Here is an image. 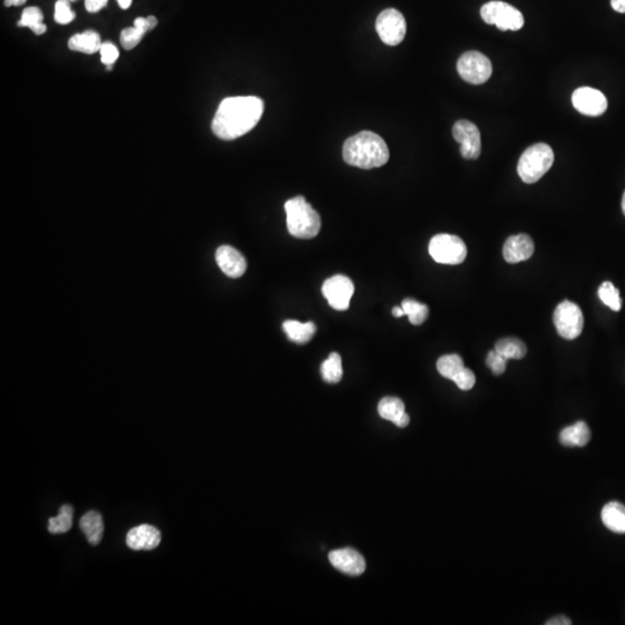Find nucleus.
<instances>
[{"mask_svg":"<svg viewBox=\"0 0 625 625\" xmlns=\"http://www.w3.org/2000/svg\"><path fill=\"white\" fill-rule=\"evenodd\" d=\"M264 111L257 96H233L223 100L212 121V131L223 140H234L252 131Z\"/></svg>","mask_w":625,"mask_h":625,"instance_id":"obj_1","label":"nucleus"},{"mask_svg":"<svg viewBox=\"0 0 625 625\" xmlns=\"http://www.w3.org/2000/svg\"><path fill=\"white\" fill-rule=\"evenodd\" d=\"M343 158L350 166L373 169L387 164L389 149L380 136L374 132L362 131L345 140Z\"/></svg>","mask_w":625,"mask_h":625,"instance_id":"obj_2","label":"nucleus"},{"mask_svg":"<svg viewBox=\"0 0 625 625\" xmlns=\"http://www.w3.org/2000/svg\"><path fill=\"white\" fill-rule=\"evenodd\" d=\"M288 233L297 239L315 238L321 230V217L305 197L297 196L285 203Z\"/></svg>","mask_w":625,"mask_h":625,"instance_id":"obj_3","label":"nucleus"},{"mask_svg":"<svg viewBox=\"0 0 625 625\" xmlns=\"http://www.w3.org/2000/svg\"><path fill=\"white\" fill-rule=\"evenodd\" d=\"M554 154L550 146L543 142L534 144L523 153L518 164V174L525 183L540 181L554 164Z\"/></svg>","mask_w":625,"mask_h":625,"instance_id":"obj_4","label":"nucleus"},{"mask_svg":"<svg viewBox=\"0 0 625 625\" xmlns=\"http://www.w3.org/2000/svg\"><path fill=\"white\" fill-rule=\"evenodd\" d=\"M481 17L487 25H494L503 32L519 30L525 25V19L518 8L504 1H489L481 8Z\"/></svg>","mask_w":625,"mask_h":625,"instance_id":"obj_5","label":"nucleus"},{"mask_svg":"<svg viewBox=\"0 0 625 625\" xmlns=\"http://www.w3.org/2000/svg\"><path fill=\"white\" fill-rule=\"evenodd\" d=\"M429 252L437 263L456 265L465 262L468 250L456 235L438 234L431 239Z\"/></svg>","mask_w":625,"mask_h":625,"instance_id":"obj_6","label":"nucleus"},{"mask_svg":"<svg viewBox=\"0 0 625 625\" xmlns=\"http://www.w3.org/2000/svg\"><path fill=\"white\" fill-rule=\"evenodd\" d=\"M554 324L559 336L568 341L576 339L583 333V312L575 302L565 300L554 310Z\"/></svg>","mask_w":625,"mask_h":625,"instance_id":"obj_7","label":"nucleus"},{"mask_svg":"<svg viewBox=\"0 0 625 625\" xmlns=\"http://www.w3.org/2000/svg\"><path fill=\"white\" fill-rule=\"evenodd\" d=\"M458 75L465 82L473 85L487 82L492 75V64L489 58L478 51H467L458 58Z\"/></svg>","mask_w":625,"mask_h":625,"instance_id":"obj_8","label":"nucleus"},{"mask_svg":"<svg viewBox=\"0 0 625 625\" xmlns=\"http://www.w3.org/2000/svg\"><path fill=\"white\" fill-rule=\"evenodd\" d=\"M375 28L384 44L394 46L404 39L407 22L401 12L395 8H388L377 17Z\"/></svg>","mask_w":625,"mask_h":625,"instance_id":"obj_9","label":"nucleus"},{"mask_svg":"<svg viewBox=\"0 0 625 625\" xmlns=\"http://www.w3.org/2000/svg\"><path fill=\"white\" fill-rule=\"evenodd\" d=\"M355 292V286L350 278L343 274H336L324 281L322 295L328 304L335 310H346L350 307V300Z\"/></svg>","mask_w":625,"mask_h":625,"instance_id":"obj_10","label":"nucleus"},{"mask_svg":"<svg viewBox=\"0 0 625 625\" xmlns=\"http://www.w3.org/2000/svg\"><path fill=\"white\" fill-rule=\"evenodd\" d=\"M453 137L460 144V153L465 159L475 160L481 156V132L472 122L461 120L453 127Z\"/></svg>","mask_w":625,"mask_h":625,"instance_id":"obj_11","label":"nucleus"},{"mask_svg":"<svg viewBox=\"0 0 625 625\" xmlns=\"http://www.w3.org/2000/svg\"><path fill=\"white\" fill-rule=\"evenodd\" d=\"M572 103L577 111L586 116H600L607 111L604 93L592 87H580L572 94Z\"/></svg>","mask_w":625,"mask_h":625,"instance_id":"obj_12","label":"nucleus"},{"mask_svg":"<svg viewBox=\"0 0 625 625\" xmlns=\"http://www.w3.org/2000/svg\"><path fill=\"white\" fill-rule=\"evenodd\" d=\"M329 561L338 571L348 576H360L366 568V561L364 557L351 548L331 551Z\"/></svg>","mask_w":625,"mask_h":625,"instance_id":"obj_13","label":"nucleus"},{"mask_svg":"<svg viewBox=\"0 0 625 625\" xmlns=\"http://www.w3.org/2000/svg\"><path fill=\"white\" fill-rule=\"evenodd\" d=\"M216 262L227 277L240 278L247 270V261L231 245H221L216 252Z\"/></svg>","mask_w":625,"mask_h":625,"instance_id":"obj_14","label":"nucleus"},{"mask_svg":"<svg viewBox=\"0 0 625 625\" xmlns=\"http://www.w3.org/2000/svg\"><path fill=\"white\" fill-rule=\"evenodd\" d=\"M535 245L530 235L518 234L510 236L503 249L504 259L508 263L514 264L527 261L533 256Z\"/></svg>","mask_w":625,"mask_h":625,"instance_id":"obj_15","label":"nucleus"},{"mask_svg":"<svg viewBox=\"0 0 625 625\" xmlns=\"http://www.w3.org/2000/svg\"><path fill=\"white\" fill-rule=\"evenodd\" d=\"M160 542V532L149 525L135 527L127 535V544L132 550H153Z\"/></svg>","mask_w":625,"mask_h":625,"instance_id":"obj_16","label":"nucleus"},{"mask_svg":"<svg viewBox=\"0 0 625 625\" xmlns=\"http://www.w3.org/2000/svg\"><path fill=\"white\" fill-rule=\"evenodd\" d=\"M377 411L381 418L391 420L396 427H407L410 423V417L405 412V405L401 398H382L377 405Z\"/></svg>","mask_w":625,"mask_h":625,"instance_id":"obj_17","label":"nucleus"},{"mask_svg":"<svg viewBox=\"0 0 625 625\" xmlns=\"http://www.w3.org/2000/svg\"><path fill=\"white\" fill-rule=\"evenodd\" d=\"M601 519L608 530L616 534H625V505L610 501L601 511Z\"/></svg>","mask_w":625,"mask_h":625,"instance_id":"obj_18","label":"nucleus"},{"mask_svg":"<svg viewBox=\"0 0 625 625\" xmlns=\"http://www.w3.org/2000/svg\"><path fill=\"white\" fill-rule=\"evenodd\" d=\"M590 436L588 425L585 422H577L561 430L559 441L566 447H584L590 442Z\"/></svg>","mask_w":625,"mask_h":625,"instance_id":"obj_19","label":"nucleus"},{"mask_svg":"<svg viewBox=\"0 0 625 625\" xmlns=\"http://www.w3.org/2000/svg\"><path fill=\"white\" fill-rule=\"evenodd\" d=\"M80 528H82V533L85 534L87 541L92 545H97L102 540L104 525H103L102 516L97 512H87L80 520Z\"/></svg>","mask_w":625,"mask_h":625,"instance_id":"obj_20","label":"nucleus"},{"mask_svg":"<svg viewBox=\"0 0 625 625\" xmlns=\"http://www.w3.org/2000/svg\"><path fill=\"white\" fill-rule=\"evenodd\" d=\"M283 329L288 339L297 344L308 343L317 333V326L312 322L301 324L299 321L288 320L283 324Z\"/></svg>","mask_w":625,"mask_h":625,"instance_id":"obj_21","label":"nucleus"},{"mask_svg":"<svg viewBox=\"0 0 625 625\" xmlns=\"http://www.w3.org/2000/svg\"><path fill=\"white\" fill-rule=\"evenodd\" d=\"M101 39L94 30H86L82 34H75L68 41V48L84 54H95L101 49Z\"/></svg>","mask_w":625,"mask_h":625,"instance_id":"obj_22","label":"nucleus"},{"mask_svg":"<svg viewBox=\"0 0 625 625\" xmlns=\"http://www.w3.org/2000/svg\"><path fill=\"white\" fill-rule=\"evenodd\" d=\"M494 350L507 359H523L527 355V346L518 338H503L498 341Z\"/></svg>","mask_w":625,"mask_h":625,"instance_id":"obj_23","label":"nucleus"},{"mask_svg":"<svg viewBox=\"0 0 625 625\" xmlns=\"http://www.w3.org/2000/svg\"><path fill=\"white\" fill-rule=\"evenodd\" d=\"M321 374L328 384H337L343 377L341 355L333 352L321 365Z\"/></svg>","mask_w":625,"mask_h":625,"instance_id":"obj_24","label":"nucleus"},{"mask_svg":"<svg viewBox=\"0 0 625 625\" xmlns=\"http://www.w3.org/2000/svg\"><path fill=\"white\" fill-rule=\"evenodd\" d=\"M73 523V507L71 505H64L59 508L57 516L49 520L48 530L51 534L68 533Z\"/></svg>","mask_w":625,"mask_h":625,"instance_id":"obj_25","label":"nucleus"},{"mask_svg":"<svg viewBox=\"0 0 625 625\" xmlns=\"http://www.w3.org/2000/svg\"><path fill=\"white\" fill-rule=\"evenodd\" d=\"M463 369H465V364L458 355H442L437 362L438 372L448 380H454V377Z\"/></svg>","mask_w":625,"mask_h":625,"instance_id":"obj_26","label":"nucleus"},{"mask_svg":"<svg viewBox=\"0 0 625 625\" xmlns=\"http://www.w3.org/2000/svg\"><path fill=\"white\" fill-rule=\"evenodd\" d=\"M18 26L19 27H28L35 32L36 35H42L46 30V26L43 24L42 11L35 6L24 10Z\"/></svg>","mask_w":625,"mask_h":625,"instance_id":"obj_27","label":"nucleus"},{"mask_svg":"<svg viewBox=\"0 0 625 625\" xmlns=\"http://www.w3.org/2000/svg\"><path fill=\"white\" fill-rule=\"evenodd\" d=\"M401 306L410 324L413 326L423 324L429 317V307L425 304L416 301L413 299H404Z\"/></svg>","mask_w":625,"mask_h":625,"instance_id":"obj_28","label":"nucleus"},{"mask_svg":"<svg viewBox=\"0 0 625 625\" xmlns=\"http://www.w3.org/2000/svg\"><path fill=\"white\" fill-rule=\"evenodd\" d=\"M599 298L604 305L608 306L609 308L613 309L615 312H619L622 308V300L619 297V291L615 288L614 284L610 281H604V284L599 288Z\"/></svg>","mask_w":625,"mask_h":625,"instance_id":"obj_29","label":"nucleus"},{"mask_svg":"<svg viewBox=\"0 0 625 625\" xmlns=\"http://www.w3.org/2000/svg\"><path fill=\"white\" fill-rule=\"evenodd\" d=\"M75 18V12L72 11L70 0H58L55 5V20L61 25H68Z\"/></svg>","mask_w":625,"mask_h":625,"instance_id":"obj_30","label":"nucleus"},{"mask_svg":"<svg viewBox=\"0 0 625 625\" xmlns=\"http://www.w3.org/2000/svg\"><path fill=\"white\" fill-rule=\"evenodd\" d=\"M144 35H145V32L139 30L136 27L123 29L121 32L122 46L125 50L133 49L135 46H138Z\"/></svg>","mask_w":625,"mask_h":625,"instance_id":"obj_31","label":"nucleus"},{"mask_svg":"<svg viewBox=\"0 0 625 625\" xmlns=\"http://www.w3.org/2000/svg\"><path fill=\"white\" fill-rule=\"evenodd\" d=\"M487 365L494 375H501L506 370L507 359L499 355L496 350H492L487 353Z\"/></svg>","mask_w":625,"mask_h":625,"instance_id":"obj_32","label":"nucleus"},{"mask_svg":"<svg viewBox=\"0 0 625 625\" xmlns=\"http://www.w3.org/2000/svg\"><path fill=\"white\" fill-rule=\"evenodd\" d=\"M453 381L461 391H470L476 384V377H475L473 371L465 367Z\"/></svg>","mask_w":625,"mask_h":625,"instance_id":"obj_33","label":"nucleus"},{"mask_svg":"<svg viewBox=\"0 0 625 625\" xmlns=\"http://www.w3.org/2000/svg\"><path fill=\"white\" fill-rule=\"evenodd\" d=\"M100 54H101V62L107 66H113L120 56L118 48L111 42L102 43Z\"/></svg>","mask_w":625,"mask_h":625,"instance_id":"obj_34","label":"nucleus"},{"mask_svg":"<svg viewBox=\"0 0 625 625\" xmlns=\"http://www.w3.org/2000/svg\"><path fill=\"white\" fill-rule=\"evenodd\" d=\"M107 3L108 0H85V8L89 13H96L101 11Z\"/></svg>","mask_w":625,"mask_h":625,"instance_id":"obj_35","label":"nucleus"},{"mask_svg":"<svg viewBox=\"0 0 625 625\" xmlns=\"http://www.w3.org/2000/svg\"><path fill=\"white\" fill-rule=\"evenodd\" d=\"M572 622L565 616H557V617L551 618L550 621L547 622V625H571Z\"/></svg>","mask_w":625,"mask_h":625,"instance_id":"obj_36","label":"nucleus"},{"mask_svg":"<svg viewBox=\"0 0 625 625\" xmlns=\"http://www.w3.org/2000/svg\"><path fill=\"white\" fill-rule=\"evenodd\" d=\"M133 24H135V25H133V27L139 29V30H142V32H149V27H147V20H146V18H137L136 19Z\"/></svg>","mask_w":625,"mask_h":625,"instance_id":"obj_37","label":"nucleus"},{"mask_svg":"<svg viewBox=\"0 0 625 625\" xmlns=\"http://www.w3.org/2000/svg\"><path fill=\"white\" fill-rule=\"evenodd\" d=\"M611 8L618 13H625V0H610Z\"/></svg>","mask_w":625,"mask_h":625,"instance_id":"obj_38","label":"nucleus"},{"mask_svg":"<svg viewBox=\"0 0 625 625\" xmlns=\"http://www.w3.org/2000/svg\"><path fill=\"white\" fill-rule=\"evenodd\" d=\"M147 20V27H149V30L151 29L156 28V25H158V19L156 17H153V15H149L146 18Z\"/></svg>","mask_w":625,"mask_h":625,"instance_id":"obj_39","label":"nucleus"},{"mask_svg":"<svg viewBox=\"0 0 625 625\" xmlns=\"http://www.w3.org/2000/svg\"><path fill=\"white\" fill-rule=\"evenodd\" d=\"M27 0H5V6H20V5L25 4Z\"/></svg>","mask_w":625,"mask_h":625,"instance_id":"obj_40","label":"nucleus"},{"mask_svg":"<svg viewBox=\"0 0 625 625\" xmlns=\"http://www.w3.org/2000/svg\"><path fill=\"white\" fill-rule=\"evenodd\" d=\"M393 315H394L395 317H404L405 312L404 310H403V308H402V306L401 307H394V308H393Z\"/></svg>","mask_w":625,"mask_h":625,"instance_id":"obj_41","label":"nucleus"},{"mask_svg":"<svg viewBox=\"0 0 625 625\" xmlns=\"http://www.w3.org/2000/svg\"><path fill=\"white\" fill-rule=\"evenodd\" d=\"M118 4L121 6V8L123 10H127V8H130L131 6L132 0H118Z\"/></svg>","mask_w":625,"mask_h":625,"instance_id":"obj_42","label":"nucleus"},{"mask_svg":"<svg viewBox=\"0 0 625 625\" xmlns=\"http://www.w3.org/2000/svg\"><path fill=\"white\" fill-rule=\"evenodd\" d=\"M622 210H623V214L625 216V192L624 195H623V199H622Z\"/></svg>","mask_w":625,"mask_h":625,"instance_id":"obj_43","label":"nucleus"},{"mask_svg":"<svg viewBox=\"0 0 625 625\" xmlns=\"http://www.w3.org/2000/svg\"><path fill=\"white\" fill-rule=\"evenodd\" d=\"M70 1H75V0H70Z\"/></svg>","mask_w":625,"mask_h":625,"instance_id":"obj_44","label":"nucleus"}]
</instances>
